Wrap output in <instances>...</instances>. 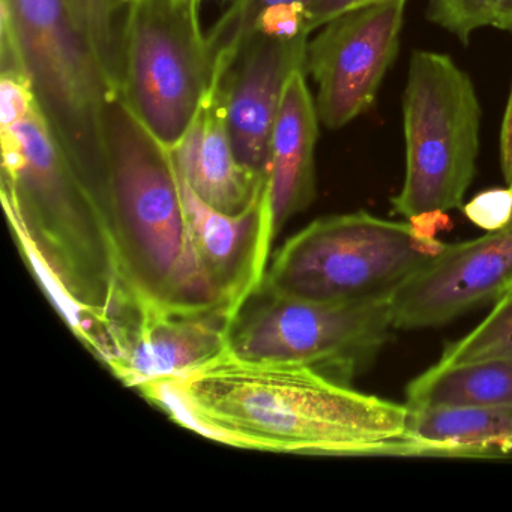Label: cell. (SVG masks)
I'll return each mask as SVG.
<instances>
[{
  "label": "cell",
  "mask_w": 512,
  "mask_h": 512,
  "mask_svg": "<svg viewBox=\"0 0 512 512\" xmlns=\"http://www.w3.org/2000/svg\"><path fill=\"white\" fill-rule=\"evenodd\" d=\"M2 203L20 253L76 337L106 364L143 308L122 283L103 215L23 71H0Z\"/></svg>",
  "instance_id": "6da1fadb"
},
{
  "label": "cell",
  "mask_w": 512,
  "mask_h": 512,
  "mask_svg": "<svg viewBox=\"0 0 512 512\" xmlns=\"http://www.w3.org/2000/svg\"><path fill=\"white\" fill-rule=\"evenodd\" d=\"M172 380L215 442L292 454L413 457L406 404L356 391L307 365L226 352Z\"/></svg>",
  "instance_id": "7a4b0ae2"
},
{
  "label": "cell",
  "mask_w": 512,
  "mask_h": 512,
  "mask_svg": "<svg viewBox=\"0 0 512 512\" xmlns=\"http://www.w3.org/2000/svg\"><path fill=\"white\" fill-rule=\"evenodd\" d=\"M98 208L122 283L140 304L227 310L197 260L170 149L119 97L110 104L109 172Z\"/></svg>",
  "instance_id": "3957f363"
},
{
  "label": "cell",
  "mask_w": 512,
  "mask_h": 512,
  "mask_svg": "<svg viewBox=\"0 0 512 512\" xmlns=\"http://www.w3.org/2000/svg\"><path fill=\"white\" fill-rule=\"evenodd\" d=\"M31 82L49 121L98 205L109 172L106 74L65 0H0V71Z\"/></svg>",
  "instance_id": "277c9868"
},
{
  "label": "cell",
  "mask_w": 512,
  "mask_h": 512,
  "mask_svg": "<svg viewBox=\"0 0 512 512\" xmlns=\"http://www.w3.org/2000/svg\"><path fill=\"white\" fill-rule=\"evenodd\" d=\"M439 218L403 223L364 211L319 218L281 247L266 284L307 301L391 299L446 247L436 238Z\"/></svg>",
  "instance_id": "5b68a950"
},
{
  "label": "cell",
  "mask_w": 512,
  "mask_h": 512,
  "mask_svg": "<svg viewBox=\"0 0 512 512\" xmlns=\"http://www.w3.org/2000/svg\"><path fill=\"white\" fill-rule=\"evenodd\" d=\"M406 178L392 199L406 220L442 217L463 205L476 175L481 104L451 56L416 50L403 92Z\"/></svg>",
  "instance_id": "8992f818"
},
{
  "label": "cell",
  "mask_w": 512,
  "mask_h": 512,
  "mask_svg": "<svg viewBox=\"0 0 512 512\" xmlns=\"http://www.w3.org/2000/svg\"><path fill=\"white\" fill-rule=\"evenodd\" d=\"M394 329L391 299L307 301L263 280L230 316L227 352L247 361L307 365L350 385L373 364Z\"/></svg>",
  "instance_id": "52a82bcc"
},
{
  "label": "cell",
  "mask_w": 512,
  "mask_h": 512,
  "mask_svg": "<svg viewBox=\"0 0 512 512\" xmlns=\"http://www.w3.org/2000/svg\"><path fill=\"white\" fill-rule=\"evenodd\" d=\"M212 85L197 0H134L122 47L119 98L167 149L187 133Z\"/></svg>",
  "instance_id": "ba28073f"
},
{
  "label": "cell",
  "mask_w": 512,
  "mask_h": 512,
  "mask_svg": "<svg viewBox=\"0 0 512 512\" xmlns=\"http://www.w3.org/2000/svg\"><path fill=\"white\" fill-rule=\"evenodd\" d=\"M407 0L353 8L317 29L308 43L307 76L316 83L317 113L340 130L371 109L400 49Z\"/></svg>",
  "instance_id": "9c48e42d"
},
{
  "label": "cell",
  "mask_w": 512,
  "mask_h": 512,
  "mask_svg": "<svg viewBox=\"0 0 512 512\" xmlns=\"http://www.w3.org/2000/svg\"><path fill=\"white\" fill-rule=\"evenodd\" d=\"M310 32L302 26L260 25L242 41L217 88L239 160L266 175L272 128L295 71H307Z\"/></svg>",
  "instance_id": "30bf717a"
},
{
  "label": "cell",
  "mask_w": 512,
  "mask_h": 512,
  "mask_svg": "<svg viewBox=\"0 0 512 512\" xmlns=\"http://www.w3.org/2000/svg\"><path fill=\"white\" fill-rule=\"evenodd\" d=\"M512 289V223L475 241L446 245L391 298L395 329L445 325Z\"/></svg>",
  "instance_id": "8fae6325"
},
{
  "label": "cell",
  "mask_w": 512,
  "mask_h": 512,
  "mask_svg": "<svg viewBox=\"0 0 512 512\" xmlns=\"http://www.w3.org/2000/svg\"><path fill=\"white\" fill-rule=\"evenodd\" d=\"M178 178L200 268L218 301L233 314L268 271L269 253L277 238L268 188L245 211L232 215L203 202L179 172Z\"/></svg>",
  "instance_id": "7c38bea8"
},
{
  "label": "cell",
  "mask_w": 512,
  "mask_h": 512,
  "mask_svg": "<svg viewBox=\"0 0 512 512\" xmlns=\"http://www.w3.org/2000/svg\"><path fill=\"white\" fill-rule=\"evenodd\" d=\"M224 308L170 310L145 305L139 320L122 334L109 370L130 388L185 376L227 352Z\"/></svg>",
  "instance_id": "4fadbf2b"
},
{
  "label": "cell",
  "mask_w": 512,
  "mask_h": 512,
  "mask_svg": "<svg viewBox=\"0 0 512 512\" xmlns=\"http://www.w3.org/2000/svg\"><path fill=\"white\" fill-rule=\"evenodd\" d=\"M191 190L224 214L245 211L266 188V175L245 166L233 146L217 88H211L181 142L170 149Z\"/></svg>",
  "instance_id": "5bb4252c"
},
{
  "label": "cell",
  "mask_w": 512,
  "mask_h": 512,
  "mask_svg": "<svg viewBox=\"0 0 512 512\" xmlns=\"http://www.w3.org/2000/svg\"><path fill=\"white\" fill-rule=\"evenodd\" d=\"M319 113L307 71L292 74L272 128L266 170L269 206L275 233L316 197V146Z\"/></svg>",
  "instance_id": "9a60e30c"
},
{
  "label": "cell",
  "mask_w": 512,
  "mask_h": 512,
  "mask_svg": "<svg viewBox=\"0 0 512 512\" xmlns=\"http://www.w3.org/2000/svg\"><path fill=\"white\" fill-rule=\"evenodd\" d=\"M413 457L500 458L512 454V404L410 409Z\"/></svg>",
  "instance_id": "2e32d148"
},
{
  "label": "cell",
  "mask_w": 512,
  "mask_h": 512,
  "mask_svg": "<svg viewBox=\"0 0 512 512\" xmlns=\"http://www.w3.org/2000/svg\"><path fill=\"white\" fill-rule=\"evenodd\" d=\"M512 359L436 364L407 386L410 409L511 406Z\"/></svg>",
  "instance_id": "e0dca14e"
},
{
  "label": "cell",
  "mask_w": 512,
  "mask_h": 512,
  "mask_svg": "<svg viewBox=\"0 0 512 512\" xmlns=\"http://www.w3.org/2000/svg\"><path fill=\"white\" fill-rule=\"evenodd\" d=\"M80 31L91 44L113 94L122 82V47L128 14L134 0H65Z\"/></svg>",
  "instance_id": "ac0fdd59"
},
{
  "label": "cell",
  "mask_w": 512,
  "mask_h": 512,
  "mask_svg": "<svg viewBox=\"0 0 512 512\" xmlns=\"http://www.w3.org/2000/svg\"><path fill=\"white\" fill-rule=\"evenodd\" d=\"M313 0H230L218 19L206 29L212 85L220 79L242 41L269 11H307ZM211 85V86H212Z\"/></svg>",
  "instance_id": "d6986e66"
},
{
  "label": "cell",
  "mask_w": 512,
  "mask_h": 512,
  "mask_svg": "<svg viewBox=\"0 0 512 512\" xmlns=\"http://www.w3.org/2000/svg\"><path fill=\"white\" fill-rule=\"evenodd\" d=\"M512 359V289L494 302L491 313L472 332L449 344L437 364Z\"/></svg>",
  "instance_id": "ffe728a7"
},
{
  "label": "cell",
  "mask_w": 512,
  "mask_h": 512,
  "mask_svg": "<svg viewBox=\"0 0 512 512\" xmlns=\"http://www.w3.org/2000/svg\"><path fill=\"white\" fill-rule=\"evenodd\" d=\"M427 17L467 44L473 32L491 26L490 0H428Z\"/></svg>",
  "instance_id": "44dd1931"
},
{
  "label": "cell",
  "mask_w": 512,
  "mask_h": 512,
  "mask_svg": "<svg viewBox=\"0 0 512 512\" xmlns=\"http://www.w3.org/2000/svg\"><path fill=\"white\" fill-rule=\"evenodd\" d=\"M464 214L475 226L497 232L512 223V188H491L476 194L466 206Z\"/></svg>",
  "instance_id": "7402d4cb"
},
{
  "label": "cell",
  "mask_w": 512,
  "mask_h": 512,
  "mask_svg": "<svg viewBox=\"0 0 512 512\" xmlns=\"http://www.w3.org/2000/svg\"><path fill=\"white\" fill-rule=\"evenodd\" d=\"M365 4L368 0H313L305 11V26L313 34L334 17Z\"/></svg>",
  "instance_id": "603a6c76"
},
{
  "label": "cell",
  "mask_w": 512,
  "mask_h": 512,
  "mask_svg": "<svg viewBox=\"0 0 512 512\" xmlns=\"http://www.w3.org/2000/svg\"><path fill=\"white\" fill-rule=\"evenodd\" d=\"M500 166L506 185H512V85L500 130Z\"/></svg>",
  "instance_id": "cb8c5ba5"
},
{
  "label": "cell",
  "mask_w": 512,
  "mask_h": 512,
  "mask_svg": "<svg viewBox=\"0 0 512 512\" xmlns=\"http://www.w3.org/2000/svg\"><path fill=\"white\" fill-rule=\"evenodd\" d=\"M491 28L512 32V0H490Z\"/></svg>",
  "instance_id": "d4e9b609"
},
{
  "label": "cell",
  "mask_w": 512,
  "mask_h": 512,
  "mask_svg": "<svg viewBox=\"0 0 512 512\" xmlns=\"http://www.w3.org/2000/svg\"><path fill=\"white\" fill-rule=\"evenodd\" d=\"M370 2H382V0H368V4H370Z\"/></svg>",
  "instance_id": "484cf974"
},
{
  "label": "cell",
  "mask_w": 512,
  "mask_h": 512,
  "mask_svg": "<svg viewBox=\"0 0 512 512\" xmlns=\"http://www.w3.org/2000/svg\"><path fill=\"white\" fill-rule=\"evenodd\" d=\"M197 2H205V0H197Z\"/></svg>",
  "instance_id": "4316f807"
},
{
  "label": "cell",
  "mask_w": 512,
  "mask_h": 512,
  "mask_svg": "<svg viewBox=\"0 0 512 512\" xmlns=\"http://www.w3.org/2000/svg\"><path fill=\"white\" fill-rule=\"evenodd\" d=\"M511 188H512V185H511Z\"/></svg>",
  "instance_id": "83f0119b"
}]
</instances>
